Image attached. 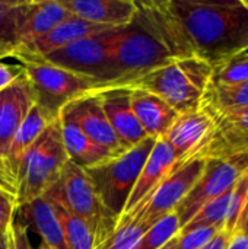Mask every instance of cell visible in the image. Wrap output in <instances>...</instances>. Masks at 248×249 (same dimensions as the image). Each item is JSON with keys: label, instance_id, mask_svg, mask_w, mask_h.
Segmentation results:
<instances>
[{"label": "cell", "instance_id": "obj_39", "mask_svg": "<svg viewBox=\"0 0 248 249\" xmlns=\"http://www.w3.org/2000/svg\"><path fill=\"white\" fill-rule=\"evenodd\" d=\"M159 249H177V236H175L172 241H170L168 244H165L162 248H159Z\"/></svg>", "mask_w": 248, "mask_h": 249}, {"label": "cell", "instance_id": "obj_19", "mask_svg": "<svg viewBox=\"0 0 248 249\" xmlns=\"http://www.w3.org/2000/svg\"><path fill=\"white\" fill-rule=\"evenodd\" d=\"M69 16L70 13L61 6L60 0H31V4L19 25L16 45L12 51L41 39Z\"/></svg>", "mask_w": 248, "mask_h": 249}, {"label": "cell", "instance_id": "obj_33", "mask_svg": "<svg viewBox=\"0 0 248 249\" xmlns=\"http://www.w3.org/2000/svg\"><path fill=\"white\" fill-rule=\"evenodd\" d=\"M0 190L15 194L18 197V181L16 175L4 158H0Z\"/></svg>", "mask_w": 248, "mask_h": 249}, {"label": "cell", "instance_id": "obj_17", "mask_svg": "<svg viewBox=\"0 0 248 249\" xmlns=\"http://www.w3.org/2000/svg\"><path fill=\"white\" fill-rule=\"evenodd\" d=\"M34 104V95L23 74L0 92V158L6 159L13 136Z\"/></svg>", "mask_w": 248, "mask_h": 249}, {"label": "cell", "instance_id": "obj_3", "mask_svg": "<svg viewBox=\"0 0 248 249\" xmlns=\"http://www.w3.org/2000/svg\"><path fill=\"white\" fill-rule=\"evenodd\" d=\"M212 77V66L197 57L177 58L129 83L164 99L178 114L199 109Z\"/></svg>", "mask_w": 248, "mask_h": 249}, {"label": "cell", "instance_id": "obj_21", "mask_svg": "<svg viewBox=\"0 0 248 249\" xmlns=\"http://www.w3.org/2000/svg\"><path fill=\"white\" fill-rule=\"evenodd\" d=\"M130 104L142 128L153 139L164 137L180 115L164 99L140 89H130Z\"/></svg>", "mask_w": 248, "mask_h": 249}, {"label": "cell", "instance_id": "obj_1", "mask_svg": "<svg viewBox=\"0 0 248 249\" xmlns=\"http://www.w3.org/2000/svg\"><path fill=\"white\" fill-rule=\"evenodd\" d=\"M136 3L137 13L133 22L113 31L111 88H126L172 60L194 57L167 0Z\"/></svg>", "mask_w": 248, "mask_h": 249}, {"label": "cell", "instance_id": "obj_10", "mask_svg": "<svg viewBox=\"0 0 248 249\" xmlns=\"http://www.w3.org/2000/svg\"><path fill=\"white\" fill-rule=\"evenodd\" d=\"M247 169L248 153L231 159H206V168L202 177L175 209L181 228L205 204L229 191Z\"/></svg>", "mask_w": 248, "mask_h": 249}, {"label": "cell", "instance_id": "obj_32", "mask_svg": "<svg viewBox=\"0 0 248 249\" xmlns=\"http://www.w3.org/2000/svg\"><path fill=\"white\" fill-rule=\"evenodd\" d=\"M28 231L25 225L15 220L7 232V249H32Z\"/></svg>", "mask_w": 248, "mask_h": 249}, {"label": "cell", "instance_id": "obj_27", "mask_svg": "<svg viewBox=\"0 0 248 249\" xmlns=\"http://www.w3.org/2000/svg\"><path fill=\"white\" fill-rule=\"evenodd\" d=\"M248 80V51L222 60L212 66L210 85L232 86Z\"/></svg>", "mask_w": 248, "mask_h": 249}, {"label": "cell", "instance_id": "obj_26", "mask_svg": "<svg viewBox=\"0 0 248 249\" xmlns=\"http://www.w3.org/2000/svg\"><path fill=\"white\" fill-rule=\"evenodd\" d=\"M232 188L229 191H227L225 194H222L221 197H218V198L209 201L208 204H205L189 220V223L181 228L180 233L190 232V231L199 229V228H221V229H224L225 219H227V214H228V207H229Z\"/></svg>", "mask_w": 248, "mask_h": 249}, {"label": "cell", "instance_id": "obj_22", "mask_svg": "<svg viewBox=\"0 0 248 249\" xmlns=\"http://www.w3.org/2000/svg\"><path fill=\"white\" fill-rule=\"evenodd\" d=\"M58 120L64 150L72 163L80 166L82 169H86L115 156L114 153L108 152L107 149L95 144L91 139H88L80 131V128L70 120L64 117H58Z\"/></svg>", "mask_w": 248, "mask_h": 249}, {"label": "cell", "instance_id": "obj_13", "mask_svg": "<svg viewBox=\"0 0 248 249\" xmlns=\"http://www.w3.org/2000/svg\"><path fill=\"white\" fill-rule=\"evenodd\" d=\"M213 128L212 117L202 108L180 114L162 137L180 162L197 158Z\"/></svg>", "mask_w": 248, "mask_h": 249}, {"label": "cell", "instance_id": "obj_23", "mask_svg": "<svg viewBox=\"0 0 248 249\" xmlns=\"http://www.w3.org/2000/svg\"><path fill=\"white\" fill-rule=\"evenodd\" d=\"M53 121H56V120H51L38 105L34 104V107L25 117L23 123L16 130V133L9 144L7 153H6V160L12 166L15 175H16V165H18V160L22 156V153L44 133V130Z\"/></svg>", "mask_w": 248, "mask_h": 249}, {"label": "cell", "instance_id": "obj_29", "mask_svg": "<svg viewBox=\"0 0 248 249\" xmlns=\"http://www.w3.org/2000/svg\"><path fill=\"white\" fill-rule=\"evenodd\" d=\"M148 229L149 228L140 219L118 222L114 233L104 242L101 249H136Z\"/></svg>", "mask_w": 248, "mask_h": 249}, {"label": "cell", "instance_id": "obj_5", "mask_svg": "<svg viewBox=\"0 0 248 249\" xmlns=\"http://www.w3.org/2000/svg\"><path fill=\"white\" fill-rule=\"evenodd\" d=\"M45 197L86 223L95 235L99 249L117 228L118 219L102 204L85 169L70 160Z\"/></svg>", "mask_w": 248, "mask_h": 249}, {"label": "cell", "instance_id": "obj_28", "mask_svg": "<svg viewBox=\"0 0 248 249\" xmlns=\"http://www.w3.org/2000/svg\"><path fill=\"white\" fill-rule=\"evenodd\" d=\"M181 231V225L175 212L155 222L140 238L136 249H159L172 241Z\"/></svg>", "mask_w": 248, "mask_h": 249}, {"label": "cell", "instance_id": "obj_41", "mask_svg": "<svg viewBox=\"0 0 248 249\" xmlns=\"http://www.w3.org/2000/svg\"><path fill=\"white\" fill-rule=\"evenodd\" d=\"M32 249H54V248H51V247H48L47 244H44V242H41L37 248H32Z\"/></svg>", "mask_w": 248, "mask_h": 249}, {"label": "cell", "instance_id": "obj_7", "mask_svg": "<svg viewBox=\"0 0 248 249\" xmlns=\"http://www.w3.org/2000/svg\"><path fill=\"white\" fill-rule=\"evenodd\" d=\"M155 142L156 139L148 137L137 146L85 169L102 204L117 219L124 213L127 200Z\"/></svg>", "mask_w": 248, "mask_h": 249}, {"label": "cell", "instance_id": "obj_6", "mask_svg": "<svg viewBox=\"0 0 248 249\" xmlns=\"http://www.w3.org/2000/svg\"><path fill=\"white\" fill-rule=\"evenodd\" d=\"M16 61L31 88L35 105L51 120H57L63 108L79 96L101 90L95 80L47 61L38 58H20Z\"/></svg>", "mask_w": 248, "mask_h": 249}, {"label": "cell", "instance_id": "obj_40", "mask_svg": "<svg viewBox=\"0 0 248 249\" xmlns=\"http://www.w3.org/2000/svg\"><path fill=\"white\" fill-rule=\"evenodd\" d=\"M0 249H7V233L6 235L0 233Z\"/></svg>", "mask_w": 248, "mask_h": 249}, {"label": "cell", "instance_id": "obj_18", "mask_svg": "<svg viewBox=\"0 0 248 249\" xmlns=\"http://www.w3.org/2000/svg\"><path fill=\"white\" fill-rule=\"evenodd\" d=\"M107 29H114V28H104L99 25H94L70 15L63 22H60L53 31H50L45 36L32 42L31 45L12 51L7 58H15V60L37 58L48 53H53L56 50H60L80 38H85V36H89L92 34H98Z\"/></svg>", "mask_w": 248, "mask_h": 249}, {"label": "cell", "instance_id": "obj_11", "mask_svg": "<svg viewBox=\"0 0 248 249\" xmlns=\"http://www.w3.org/2000/svg\"><path fill=\"white\" fill-rule=\"evenodd\" d=\"M60 117L75 123L88 139L114 155H120L129 150L115 136L102 109L98 92H89L72 101L63 108Z\"/></svg>", "mask_w": 248, "mask_h": 249}, {"label": "cell", "instance_id": "obj_15", "mask_svg": "<svg viewBox=\"0 0 248 249\" xmlns=\"http://www.w3.org/2000/svg\"><path fill=\"white\" fill-rule=\"evenodd\" d=\"M178 162L180 160L174 150L170 147V144L162 137L156 139L155 146L151 150L142 168V172L136 181V185L127 200L124 213L121 216L130 213L139 204H142L158 188V185L174 171Z\"/></svg>", "mask_w": 248, "mask_h": 249}, {"label": "cell", "instance_id": "obj_24", "mask_svg": "<svg viewBox=\"0 0 248 249\" xmlns=\"http://www.w3.org/2000/svg\"><path fill=\"white\" fill-rule=\"evenodd\" d=\"M31 0H0V57L7 58L16 45L19 25Z\"/></svg>", "mask_w": 248, "mask_h": 249}, {"label": "cell", "instance_id": "obj_38", "mask_svg": "<svg viewBox=\"0 0 248 249\" xmlns=\"http://www.w3.org/2000/svg\"><path fill=\"white\" fill-rule=\"evenodd\" d=\"M227 111H231V112H248V102L241 105V107H235V108H231V109H227ZM221 112H224V111H221Z\"/></svg>", "mask_w": 248, "mask_h": 249}, {"label": "cell", "instance_id": "obj_37", "mask_svg": "<svg viewBox=\"0 0 248 249\" xmlns=\"http://www.w3.org/2000/svg\"><path fill=\"white\" fill-rule=\"evenodd\" d=\"M225 249H248V235L246 233H234Z\"/></svg>", "mask_w": 248, "mask_h": 249}, {"label": "cell", "instance_id": "obj_9", "mask_svg": "<svg viewBox=\"0 0 248 249\" xmlns=\"http://www.w3.org/2000/svg\"><path fill=\"white\" fill-rule=\"evenodd\" d=\"M206 168V159L193 158L178 162L174 171L158 185V188L134 210L121 216L118 222L140 219L148 228L164 216L175 212L178 204L187 197Z\"/></svg>", "mask_w": 248, "mask_h": 249}, {"label": "cell", "instance_id": "obj_31", "mask_svg": "<svg viewBox=\"0 0 248 249\" xmlns=\"http://www.w3.org/2000/svg\"><path fill=\"white\" fill-rule=\"evenodd\" d=\"M18 197L7 191L0 190V233L6 235L16 220L18 213Z\"/></svg>", "mask_w": 248, "mask_h": 249}, {"label": "cell", "instance_id": "obj_14", "mask_svg": "<svg viewBox=\"0 0 248 249\" xmlns=\"http://www.w3.org/2000/svg\"><path fill=\"white\" fill-rule=\"evenodd\" d=\"M102 109L118 140L126 149H132L148 139V134L139 124L132 104L130 89L108 88L98 92Z\"/></svg>", "mask_w": 248, "mask_h": 249}, {"label": "cell", "instance_id": "obj_35", "mask_svg": "<svg viewBox=\"0 0 248 249\" xmlns=\"http://www.w3.org/2000/svg\"><path fill=\"white\" fill-rule=\"evenodd\" d=\"M229 239H231V235L227 233L225 231H221L209 244H206L202 249H225Z\"/></svg>", "mask_w": 248, "mask_h": 249}, {"label": "cell", "instance_id": "obj_30", "mask_svg": "<svg viewBox=\"0 0 248 249\" xmlns=\"http://www.w3.org/2000/svg\"><path fill=\"white\" fill-rule=\"evenodd\" d=\"M221 231V228H199L177 235V249H202Z\"/></svg>", "mask_w": 248, "mask_h": 249}, {"label": "cell", "instance_id": "obj_42", "mask_svg": "<svg viewBox=\"0 0 248 249\" xmlns=\"http://www.w3.org/2000/svg\"><path fill=\"white\" fill-rule=\"evenodd\" d=\"M0 58H1V57H0Z\"/></svg>", "mask_w": 248, "mask_h": 249}, {"label": "cell", "instance_id": "obj_16", "mask_svg": "<svg viewBox=\"0 0 248 249\" xmlns=\"http://www.w3.org/2000/svg\"><path fill=\"white\" fill-rule=\"evenodd\" d=\"M73 16L104 28H121L133 22L137 3L133 0H60Z\"/></svg>", "mask_w": 248, "mask_h": 249}, {"label": "cell", "instance_id": "obj_20", "mask_svg": "<svg viewBox=\"0 0 248 249\" xmlns=\"http://www.w3.org/2000/svg\"><path fill=\"white\" fill-rule=\"evenodd\" d=\"M18 222L34 229L41 242L54 249H69L56 206L44 196L18 209Z\"/></svg>", "mask_w": 248, "mask_h": 249}, {"label": "cell", "instance_id": "obj_25", "mask_svg": "<svg viewBox=\"0 0 248 249\" xmlns=\"http://www.w3.org/2000/svg\"><path fill=\"white\" fill-rule=\"evenodd\" d=\"M247 102L248 80L232 86H219L209 83L200 108L210 112H221L235 107H241Z\"/></svg>", "mask_w": 248, "mask_h": 249}, {"label": "cell", "instance_id": "obj_4", "mask_svg": "<svg viewBox=\"0 0 248 249\" xmlns=\"http://www.w3.org/2000/svg\"><path fill=\"white\" fill-rule=\"evenodd\" d=\"M67 160L60 120H56L18 160V206L44 197L58 181Z\"/></svg>", "mask_w": 248, "mask_h": 249}, {"label": "cell", "instance_id": "obj_8", "mask_svg": "<svg viewBox=\"0 0 248 249\" xmlns=\"http://www.w3.org/2000/svg\"><path fill=\"white\" fill-rule=\"evenodd\" d=\"M114 29H107L80 38L60 50L37 58L89 77L101 86V90L108 89L114 82L111 51Z\"/></svg>", "mask_w": 248, "mask_h": 249}, {"label": "cell", "instance_id": "obj_34", "mask_svg": "<svg viewBox=\"0 0 248 249\" xmlns=\"http://www.w3.org/2000/svg\"><path fill=\"white\" fill-rule=\"evenodd\" d=\"M22 74V69L19 64H9L4 63L3 58H0V92L6 88H9L16 79H19Z\"/></svg>", "mask_w": 248, "mask_h": 249}, {"label": "cell", "instance_id": "obj_12", "mask_svg": "<svg viewBox=\"0 0 248 249\" xmlns=\"http://www.w3.org/2000/svg\"><path fill=\"white\" fill-rule=\"evenodd\" d=\"M213 128L197 155L200 159H231L248 153V112H209Z\"/></svg>", "mask_w": 248, "mask_h": 249}, {"label": "cell", "instance_id": "obj_36", "mask_svg": "<svg viewBox=\"0 0 248 249\" xmlns=\"http://www.w3.org/2000/svg\"><path fill=\"white\" fill-rule=\"evenodd\" d=\"M238 232L248 235V190L246 200H244V206H243V210L240 213V217H238L237 228H235V232L234 233H238Z\"/></svg>", "mask_w": 248, "mask_h": 249}, {"label": "cell", "instance_id": "obj_2", "mask_svg": "<svg viewBox=\"0 0 248 249\" xmlns=\"http://www.w3.org/2000/svg\"><path fill=\"white\" fill-rule=\"evenodd\" d=\"M194 57L210 66L248 51V0H167Z\"/></svg>", "mask_w": 248, "mask_h": 249}]
</instances>
